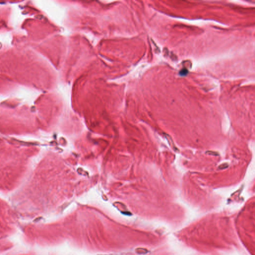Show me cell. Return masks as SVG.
<instances>
[{
	"label": "cell",
	"mask_w": 255,
	"mask_h": 255,
	"mask_svg": "<svg viewBox=\"0 0 255 255\" xmlns=\"http://www.w3.org/2000/svg\"><path fill=\"white\" fill-rule=\"evenodd\" d=\"M37 151L34 143L0 138L1 191H15L19 187Z\"/></svg>",
	"instance_id": "cell-1"
},
{
	"label": "cell",
	"mask_w": 255,
	"mask_h": 255,
	"mask_svg": "<svg viewBox=\"0 0 255 255\" xmlns=\"http://www.w3.org/2000/svg\"><path fill=\"white\" fill-rule=\"evenodd\" d=\"M38 124L28 115L0 114V133L7 135L32 134Z\"/></svg>",
	"instance_id": "cell-2"
},
{
	"label": "cell",
	"mask_w": 255,
	"mask_h": 255,
	"mask_svg": "<svg viewBox=\"0 0 255 255\" xmlns=\"http://www.w3.org/2000/svg\"><path fill=\"white\" fill-rule=\"evenodd\" d=\"M188 74V70H186V69H183L182 70H181L179 72V74L181 76H185Z\"/></svg>",
	"instance_id": "cell-3"
},
{
	"label": "cell",
	"mask_w": 255,
	"mask_h": 255,
	"mask_svg": "<svg viewBox=\"0 0 255 255\" xmlns=\"http://www.w3.org/2000/svg\"><path fill=\"white\" fill-rule=\"evenodd\" d=\"M228 167V165L227 164H224L223 165H222L220 166L219 167V168L220 169H225V168H227Z\"/></svg>",
	"instance_id": "cell-4"
}]
</instances>
